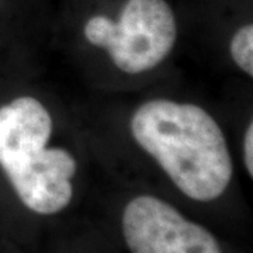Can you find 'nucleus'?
Returning <instances> with one entry per match:
<instances>
[{
	"label": "nucleus",
	"mask_w": 253,
	"mask_h": 253,
	"mask_svg": "<svg viewBox=\"0 0 253 253\" xmlns=\"http://www.w3.org/2000/svg\"><path fill=\"white\" fill-rule=\"evenodd\" d=\"M226 54L236 71L246 79L253 78V24L244 23L234 30L228 40Z\"/></svg>",
	"instance_id": "5"
},
{
	"label": "nucleus",
	"mask_w": 253,
	"mask_h": 253,
	"mask_svg": "<svg viewBox=\"0 0 253 253\" xmlns=\"http://www.w3.org/2000/svg\"><path fill=\"white\" fill-rule=\"evenodd\" d=\"M120 228L129 253H224L207 226L151 193L135 194L126 201Z\"/></svg>",
	"instance_id": "4"
},
{
	"label": "nucleus",
	"mask_w": 253,
	"mask_h": 253,
	"mask_svg": "<svg viewBox=\"0 0 253 253\" xmlns=\"http://www.w3.org/2000/svg\"><path fill=\"white\" fill-rule=\"evenodd\" d=\"M180 27L168 0H123L114 11H94L81 23L65 54L96 87L141 90L177 51Z\"/></svg>",
	"instance_id": "3"
},
{
	"label": "nucleus",
	"mask_w": 253,
	"mask_h": 253,
	"mask_svg": "<svg viewBox=\"0 0 253 253\" xmlns=\"http://www.w3.org/2000/svg\"><path fill=\"white\" fill-rule=\"evenodd\" d=\"M26 71L0 72V186L38 217L71 207L90 146Z\"/></svg>",
	"instance_id": "1"
},
{
	"label": "nucleus",
	"mask_w": 253,
	"mask_h": 253,
	"mask_svg": "<svg viewBox=\"0 0 253 253\" xmlns=\"http://www.w3.org/2000/svg\"><path fill=\"white\" fill-rule=\"evenodd\" d=\"M241 162L244 168L246 176L249 177V180H252L253 177V120L249 117L245 123L244 129H242V135H241Z\"/></svg>",
	"instance_id": "6"
},
{
	"label": "nucleus",
	"mask_w": 253,
	"mask_h": 253,
	"mask_svg": "<svg viewBox=\"0 0 253 253\" xmlns=\"http://www.w3.org/2000/svg\"><path fill=\"white\" fill-rule=\"evenodd\" d=\"M121 134L138 163H148L186 199L219 200L235 179V155L222 121L199 100L146 91L128 103Z\"/></svg>",
	"instance_id": "2"
}]
</instances>
